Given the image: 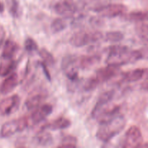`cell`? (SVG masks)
I'll return each mask as SVG.
<instances>
[{
  "instance_id": "cell-1",
  "label": "cell",
  "mask_w": 148,
  "mask_h": 148,
  "mask_svg": "<svg viewBox=\"0 0 148 148\" xmlns=\"http://www.w3.org/2000/svg\"><path fill=\"white\" fill-rule=\"evenodd\" d=\"M141 59L140 51H132L121 45H113L108 49V55L106 60L108 65L121 66L127 64L134 63Z\"/></svg>"
},
{
  "instance_id": "cell-2",
  "label": "cell",
  "mask_w": 148,
  "mask_h": 148,
  "mask_svg": "<svg viewBox=\"0 0 148 148\" xmlns=\"http://www.w3.org/2000/svg\"><path fill=\"white\" fill-rule=\"evenodd\" d=\"M126 122L124 116L119 114L105 122L101 123L96 132L97 139L103 143H108L121 132L125 127Z\"/></svg>"
},
{
  "instance_id": "cell-3",
  "label": "cell",
  "mask_w": 148,
  "mask_h": 148,
  "mask_svg": "<svg viewBox=\"0 0 148 148\" xmlns=\"http://www.w3.org/2000/svg\"><path fill=\"white\" fill-rule=\"evenodd\" d=\"M103 38V35L100 31H85L82 30L71 36L69 43L75 47H83L86 45L98 42Z\"/></svg>"
},
{
  "instance_id": "cell-4",
  "label": "cell",
  "mask_w": 148,
  "mask_h": 148,
  "mask_svg": "<svg viewBox=\"0 0 148 148\" xmlns=\"http://www.w3.org/2000/svg\"><path fill=\"white\" fill-rule=\"evenodd\" d=\"M29 121V119L26 117L7 121L3 124L0 130V137L8 138L16 133L23 132L28 127Z\"/></svg>"
},
{
  "instance_id": "cell-5",
  "label": "cell",
  "mask_w": 148,
  "mask_h": 148,
  "mask_svg": "<svg viewBox=\"0 0 148 148\" xmlns=\"http://www.w3.org/2000/svg\"><path fill=\"white\" fill-rule=\"evenodd\" d=\"M62 69L68 79L72 80L78 78V56L75 55H67L62 61Z\"/></svg>"
},
{
  "instance_id": "cell-6",
  "label": "cell",
  "mask_w": 148,
  "mask_h": 148,
  "mask_svg": "<svg viewBox=\"0 0 148 148\" xmlns=\"http://www.w3.org/2000/svg\"><path fill=\"white\" fill-rule=\"evenodd\" d=\"M127 10V7L122 4H108L97 7L95 12L101 17L113 18L123 15Z\"/></svg>"
},
{
  "instance_id": "cell-7",
  "label": "cell",
  "mask_w": 148,
  "mask_h": 148,
  "mask_svg": "<svg viewBox=\"0 0 148 148\" xmlns=\"http://www.w3.org/2000/svg\"><path fill=\"white\" fill-rule=\"evenodd\" d=\"M54 10L57 14L68 18L73 17L79 11V7L72 0H63L56 3Z\"/></svg>"
},
{
  "instance_id": "cell-8",
  "label": "cell",
  "mask_w": 148,
  "mask_h": 148,
  "mask_svg": "<svg viewBox=\"0 0 148 148\" xmlns=\"http://www.w3.org/2000/svg\"><path fill=\"white\" fill-rule=\"evenodd\" d=\"M143 134L138 127L132 126L126 132L122 146L124 147H140L143 143Z\"/></svg>"
},
{
  "instance_id": "cell-9",
  "label": "cell",
  "mask_w": 148,
  "mask_h": 148,
  "mask_svg": "<svg viewBox=\"0 0 148 148\" xmlns=\"http://www.w3.org/2000/svg\"><path fill=\"white\" fill-rule=\"evenodd\" d=\"M20 104V98L17 95L4 98L0 101V114L2 116H9L18 110Z\"/></svg>"
},
{
  "instance_id": "cell-10",
  "label": "cell",
  "mask_w": 148,
  "mask_h": 148,
  "mask_svg": "<svg viewBox=\"0 0 148 148\" xmlns=\"http://www.w3.org/2000/svg\"><path fill=\"white\" fill-rule=\"evenodd\" d=\"M121 72L120 66L108 65L106 67L100 68L96 71L94 77L96 79L99 85L102 82H105L109 80L111 78L117 76Z\"/></svg>"
},
{
  "instance_id": "cell-11",
  "label": "cell",
  "mask_w": 148,
  "mask_h": 148,
  "mask_svg": "<svg viewBox=\"0 0 148 148\" xmlns=\"http://www.w3.org/2000/svg\"><path fill=\"white\" fill-rule=\"evenodd\" d=\"M53 111V107L50 104L40 105L36 108L32 115L30 116V121L33 124H37L41 122L46 117L49 116Z\"/></svg>"
},
{
  "instance_id": "cell-12",
  "label": "cell",
  "mask_w": 148,
  "mask_h": 148,
  "mask_svg": "<svg viewBox=\"0 0 148 148\" xmlns=\"http://www.w3.org/2000/svg\"><path fill=\"white\" fill-rule=\"evenodd\" d=\"M18 82V75L16 73L10 74L1 83L0 86V92L2 95L9 94L17 87Z\"/></svg>"
},
{
  "instance_id": "cell-13",
  "label": "cell",
  "mask_w": 148,
  "mask_h": 148,
  "mask_svg": "<svg viewBox=\"0 0 148 148\" xmlns=\"http://www.w3.org/2000/svg\"><path fill=\"white\" fill-rule=\"evenodd\" d=\"M101 57L98 55L78 56V66L81 69H88L98 64Z\"/></svg>"
},
{
  "instance_id": "cell-14",
  "label": "cell",
  "mask_w": 148,
  "mask_h": 148,
  "mask_svg": "<svg viewBox=\"0 0 148 148\" xmlns=\"http://www.w3.org/2000/svg\"><path fill=\"white\" fill-rule=\"evenodd\" d=\"M53 139L50 132L47 130L43 129L36 134L34 137V142L39 146H49L53 143Z\"/></svg>"
},
{
  "instance_id": "cell-15",
  "label": "cell",
  "mask_w": 148,
  "mask_h": 148,
  "mask_svg": "<svg viewBox=\"0 0 148 148\" xmlns=\"http://www.w3.org/2000/svg\"><path fill=\"white\" fill-rule=\"evenodd\" d=\"M71 126V121L69 119L64 117L57 119L49 124H46L43 129L47 130H62L67 129Z\"/></svg>"
},
{
  "instance_id": "cell-16",
  "label": "cell",
  "mask_w": 148,
  "mask_h": 148,
  "mask_svg": "<svg viewBox=\"0 0 148 148\" xmlns=\"http://www.w3.org/2000/svg\"><path fill=\"white\" fill-rule=\"evenodd\" d=\"M17 50H18V46L16 42L12 40H10V39L7 40L4 43L1 56L4 59H12Z\"/></svg>"
},
{
  "instance_id": "cell-17",
  "label": "cell",
  "mask_w": 148,
  "mask_h": 148,
  "mask_svg": "<svg viewBox=\"0 0 148 148\" xmlns=\"http://www.w3.org/2000/svg\"><path fill=\"white\" fill-rule=\"evenodd\" d=\"M45 96L41 94H36L30 96L25 102V106L27 110L36 109L40 105H42L45 100Z\"/></svg>"
},
{
  "instance_id": "cell-18",
  "label": "cell",
  "mask_w": 148,
  "mask_h": 148,
  "mask_svg": "<svg viewBox=\"0 0 148 148\" xmlns=\"http://www.w3.org/2000/svg\"><path fill=\"white\" fill-rule=\"evenodd\" d=\"M16 67V63L12 59H4L0 64V77H6L10 75Z\"/></svg>"
},
{
  "instance_id": "cell-19",
  "label": "cell",
  "mask_w": 148,
  "mask_h": 148,
  "mask_svg": "<svg viewBox=\"0 0 148 148\" xmlns=\"http://www.w3.org/2000/svg\"><path fill=\"white\" fill-rule=\"evenodd\" d=\"M143 69H136L126 72L123 75V79L127 82H134L143 79Z\"/></svg>"
},
{
  "instance_id": "cell-20",
  "label": "cell",
  "mask_w": 148,
  "mask_h": 148,
  "mask_svg": "<svg viewBox=\"0 0 148 148\" xmlns=\"http://www.w3.org/2000/svg\"><path fill=\"white\" fill-rule=\"evenodd\" d=\"M67 27L66 18H56L51 24V30L53 33H58L63 31Z\"/></svg>"
},
{
  "instance_id": "cell-21",
  "label": "cell",
  "mask_w": 148,
  "mask_h": 148,
  "mask_svg": "<svg viewBox=\"0 0 148 148\" xmlns=\"http://www.w3.org/2000/svg\"><path fill=\"white\" fill-rule=\"evenodd\" d=\"M5 2L9 13L14 17H19L20 14V8L18 1L17 0H5Z\"/></svg>"
},
{
  "instance_id": "cell-22",
  "label": "cell",
  "mask_w": 148,
  "mask_h": 148,
  "mask_svg": "<svg viewBox=\"0 0 148 148\" xmlns=\"http://www.w3.org/2000/svg\"><path fill=\"white\" fill-rule=\"evenodd\" d=\"M124 34L120 31H109L106 33L104 38L110 43H118L124 39Z\"/></svg>"
},
{
  "instance_id": "cell-23",
  "label": "cell",
  "mask_w": 148,
  "mask_h": 148,
  "mask_svg": "<svg viewBox=\"0 0 148 148\" xmlns=\"http://www.w3.org/2000/svg\"><path fill=\"white\" fill-rule=\"evenodd\" d=\"M77 140L75 137L73 136H65L61 141L60 145L58 147L62 148H74L77 147Z\"/></svg>"
},
{
  "instance_id": "cell-24",
  "label": "cell",
  "mask_w": 148,
  "mask_h": 148,
  "mask_svg": "<svg viewBox=\"0 0 148 148\" xmlns=\"http://www.w3.org/2000/svg\"><path fill=\"white\" fill-rule=\"evenodd\" d=\"M127 17L134 21H148V11L147 12H133L127 14Z\"/></svg>"
},
{
  "instance_id": "cell-25",
  "label": "cell",
  "mask_w": 148,
  "mask_h": 148,
  "mask_svg": "<svg viewBox=\"0 0 148 148\" xmlns=\"http://www.w3.org/2000/svg\"><path fill=\"white\" fill-rule=\"evenodd\" d=\"M38 54L43 59L44 64L47 65H52L54 64V57L46 49H41L38 51Z\"/></svg>"
},
{
  "instance_id": "cell-26",
  "label": "cell",
  "mask_w": 148,
  "mask_h": 148,
  "mask_svg": "<svg viewBox=\"0 0 148 148\" xmlns=\"http://www.w3.org/2000/svg\"><path fill=\"white\" fill-rule=\"evenodd\" d=\"M24 46L25 50L29 52H33L38 50V46L37 43L31 38H26V40H25Z\"/></svg>"
},
{
  "instance_id": "cell-27",
  "label": "cell",
  "mask_w": 148,
  "mask_h": 148,
  "mask_svg": "<svg viewBox=\"0 0 148 148\" xmlns=\"http://www.w3.org/2000/svg\"><path fill=\"white\" fill-rule=\"evenodd\" d=\"M136 30L140 34L148 36V24L147 23H142L137 25Z\"/></svg>"
},
{
  "instance_id": "cell-28",
  "label": "cell",
  "mask_w": 148,
  "mask_h": 148,
  "mask_svg": "<svg viewBox=\"0 0 148 148\" xmlns=\"http://www.w3.org/2000/svg\"><path fill=\"white\" fill-rule=\"evenodd\" d=\"M4 38H5V30L2 26L0 25V47L4 43Z\"/></svg>"
},
{
  "instance_id": "cell-29",
  "label": "cell",
  "mask_w": 148,
  "mask_h": 148,
  "mask_svg": "<svg viewBox=\"0 0 148 148\" xmlns=\"http://www.w3.org/2000/svg\"><path fill=\"white\" fill-rule=\"evenodd\" d=\"M139 51L141 55V59H148V48H144Z\"/></svg>"
},
{
  "instance_id": "cell-30",
  "label": "cell",
  "mask_w": 148,
  "mask_h": 148,
  "mask_svg": "<svg viewBox=\"0 0 148 148\" xmlns=\"http://www.w3.org/2000/svg\"><path fill=\"white\" fill-rule=\"evenodd\" d=\"M143 78L145 79H148V68L147 69H143Z\"/></svg>"
},
{
  "instance_id": "cell-31",
  "label": "cell",
  "mask_w": 148,
  "mask_h": 148,
  "mask_svg": "<svg viewBox=\"0 0 148 148\" xmlns=\"http://www.w3.org/2000/svg\"><path fill=\"white\" fill-rule=\"evenodd\" d=\"M141 88L143 90H144L148 91V82H143L141 85Z\"/></svg>"
},
{
  "instance_id": "cell-32",
  "label": "cell",
  "mask_w": 148,
  "mask_h": 148,
  "mask_svg": "<svg viewBox=\"0 0 148 148\" xmlns=\"http://www.w3.org/2000/svg\"><path fill=\"white\" fill-rule=\"evenodd\" d=\"M3 11H4V6L0 2V12H2Z\"/></svg>"
}]
</instances>
